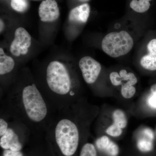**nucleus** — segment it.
Instances as JSON below:
<instances>
[{"label":"nucleus","instance_id":"obj_1","mask_svg":"<svg viewBox=\"0 0 156 156\" xmlns=\"http://www.w3.org/2000/svg\"><path fill=\"white\" fill-rule=\"evenodd\" d=\"M14 105L26 119L33 124H41L47 119V102L34 83L26 86L21 93L14 98Z\"/></svg>","mask_w":156,"mask_h":156},{"label":"nucleus","instance_id":"obj_2","mask_svg":"<svg viewBox=\"0 0 156 156\" xmlns=\"http://www.w3.org/2000/svg\"><path fill=\"white\" fill-rule=\"evenodd\" d=\"M46 81L48 88L58 98L66 99L71 95L72 81L69 72L63 63L51 62L46 70Z\"/></svg>","mask_w":156,"mask_h":156},{"label":"nucleus","instance_id":"obj_3","mask_svg":"<svg viewBox=\"0 0 156 156\" xmlns=\"http://www.w3.org/2000/svg\"><path fill=\"white\" fill-rule=\"evenodd\" d=\"M56 144L65 156H72L77 149L80 139L79 129L68 118H63L56 123L54 129Z\"/></svg>","mask_w":156,"mask_h":156},{"label":"nucleus","instance_id":"obj_4","mask_svg":"<svg viewBox=\"0 0 156 156\" xmlns=\"http://www.w3.org/2000/svg\"><path fill=\"white\" fill-rule=\"evenodd\" d=\"M134 45L131 35L126 31L122 30L112 32L106 35L101 42V48L108 56L118 58L129 53Z\"/></svg>","mask_w":156,"mask_h":156},{"label":"nucleus","instance_id":"obj_5","mask_svg":"<svg viewBox=\"0 0 156 156\" xmlns=\"http://www.w3.org/2000/svg\"><path fill=\"white\" fill-rule=\"evenodd\" d=\"M16 128L11 126L5 119H0V146L4 150L20 151L23 145Z\"/></svg>","mask_w":156,"mask_h":156},{"label":"nucleus","instance_id":"obj_6","mask_svg":"<svg viewBox=\"0 0 156 156\" xmlns=\"http://www.w3.org/2000/svg\"><path fill=\"white\" fill-rule=\"evenodd\" d=\"M79 65L86 83L88 84L95 83L101 71L100 63L92 57L86 56L80 59Z\"/></svg>","mask_w":156,"mask_h":156},{"label":"nucleus","instance_id":"obj_7","mask_svg":"<svg viewBox=\"0 0 156 156\" xmlns=\"http://www.w3.org/2000/svg\"><path fill=\"white\" fill-rule=\"evenodd\" d=\"M31 44L30 35L23 27H18L15 31L14 38L10 46V52L17 57L26 55L28 53Z\"/></svg>","mask_w":156,"mask_h":156},{"label":"nucleus","instance_id":"obj_8","mask_svg":"<svg viewBox=\"0 0 156 156\" xmlns=\"http://www.w3.org/2000/svg\"><path fill=\"white\" fill-rule=\"evenodd\" d=\"M59 15V9L55 0H44L40 4L39 15L43 22H53L58 19Z\"/></svg>","mask_w":156,"mask_h":156},{"label":"nucleus","instance_id":"obj_9","mask_svg":"<svg viewBox=\"0 0 156 156\" xmlns=\"http://www.w3.org/2000/svg\"><path fill=\"white\" fill-rule=\"evenodd\" d=\"M147 53L140 58V63L144 69L156 70V38L151 40L147 46Z\"/></svg>","mask_w":156,"mask_h":156},{"label":"nucleus","instance_id":"obj_10","mask_svg":"<svg viewBox=\"0 0 156 156\" xmlns=\"http://www.w3.org/2000/svg\"><path fill=\"white\" fill-rule=\"evenodd\" d=\"M90 8L87 3L74 8L70 12L69 19L71 22L86 23L89 19Z\"/></svg>","mask_w":156,"mask_h":156},{"label":"nucleus","instance_id":"obj_11","mask_svg":"<svg viewBox=\"0 0 156 156\" xmlns=\"http://www.w3.org/2000/svg\"><path fill=\"white\" fill-rule=\"evenodd\" d=\"M96 145L98 150L104 152L109 156H117L119 149V147L106 136H103L97 140Z\"/></svg>","mask_w":156,"mask_h":156},{"label":"nucleus","instance_id":"obj_12","mask_svg":"<svg viewBox=\"0 0 156 156\" xmlns=\"http://www.w3.org/2000/svg\"><path fill=\"white\" fill-rule=\"evenodd\" d=\"M109 78L112 84L116 87L121 86L123 83L127 82L137 83V78L133 73L128 72L124 69L121 70L119 73L113 72L111 73Z\"/></svg>","mask_w":156,"mask_h":156},{"label":"nucleus","instance_id":"obj_13","mask_svg":"<svg viewBox=\"0 0 156 156\" xmlns=\"http://www.w3.org/2000/svg\"><path fill=\"white\" fill-rule=\"evenodd\" d=\"M15 65L14 59L5 54L2 48H0V75H4L11 73Z\"/></svg>","mask_w":156,"mask_h":156},{"label":"nucleus","instance_id":"obj_14","mask_svg":"<svg viewBox=\"0 0 156 156\" xmlns=\"http://www.w3.org/2000/svg\"><path fill=\"white\" fill-rule=\"evenodd\" d=\"M152 0H132L130 2L131 9L137 13H143L146 12L150 8V2Z\"/></svg>","mask_w":156,"mask_h":156},{"label":"nucleus","instance_id":"obj_15","mask_svg":"<svg viewBox=\"0 0 156 156\" xmlns=\"http://www.w3.org/2000/svg\"><path fill=\"white\" fill-rule=\"evenodd\" d=\"M112 117L114 125L122 129L126 128L128 121L126 115L123 111L120 109L116 110L113 113Z\"/></svg>","mask_w":156,"mask_h":156},{"label":"nucleus","instance_id":"obj_16","mask_svg":"<svg viewBox=\"0 0 156 156\" xmlns=\"http://www.w3.org/2000/svg\"><path fill=\"white\" fill-rule=\"evenodd\" d=\"M136 83L132 82H128L123 83L121 86V94L124 98L129 99L133 97L136 92L134 85Z\"/></svg>","mask_w":156,"mask_h":156},{"label":"nucleus","instance_id":"obj_17","mask_svg":"<svg viewBox=\"0 0 156 156\" xmlns=\"http://www.w3.org/2000/svg\"><path fill=\"white\" fill-rule=\"evenodd\" d=\"M11 6L17 12H23L28 9L29 5L27 0H11Z\"/></svg>","mask_w":156,"mask_h":156},{"label":"nucleus","instance_id":"obj_18","mask_svg":"<svg viewBox=\"0 0 156 156\" xmlns=\"http://www.w3.org/2000/svg\"><path fill=\"white\" fill-rule=\"evenodd\" d=\"M138 149L142 152H148L151 151L153 147L152 143L150 140L144 138L138 140L137 142Z\"/></svg>","mask_w":156,"mask_h":156},{"label":"nucleus","instance_id":"obj_19","mask_svg":"<svg viewBox=\"0 0 156 156\" xmlns=\"http://www.w3.org/2000/svg\"><path fill=\"white\" fill-rule=\"evenodd\" d=\"M80 156H97L95 147L92 144H86L82 147Z\"/></svg>","mask_w":156,"mask_h":156},{"label":"nucleus","instance_id":"obj_20","mask_svg":"<svg viewBox=\"0 0 156 156\" xmlns=\"http://www.w3.org/2000/svg\"><path fill=\"white\" fill-rule=\"evenodd\" d=\"M122 129L113 124L107 129L106 132L110 136L117 137L120 136L122 133Z\"/></svg>","mask_w":156,"mask_h":156},{"label":"nucleus","instance_id":"obj_21","mask_svg":"<svg viewBox=\"0 0 156 156\" xmlns=\"http://www.w3.org/2000/svg\"><path fill=\"white\" fill-rule=\"evenodd\" d=\"M3 156H24L20 151H12L5 150L3 152Z\"/></svg>","mask_w":156,"mask_h":156},{"label":"nucleus","instance_id":"obj_22","mask_svg":"<svg viewBox=\"0 0 156 156\" xmlns=\"http://www.w3.org/2000/svg\"><path fill=\"white\" fill-rule=\"evenodd\" d=\"M4 23L3 21L1 20V32H2L3 30V29L4 28Z\"/></svg>","mask_w":156,"mask_h":156},{"label":"nucleus","instance_id":"obj_23","mask_svg":"<svg viewBox=\"0 0 156 156\" xmlns=\"http://www.w3.org/2000/svg\"><path fill=\"white\" fill-rule=\"evenodd\" d=\"M79 1L82 2H88V1H89V0H79Z\"/></svg>","mask_w":156,"mask_h":156}]
</instances>
